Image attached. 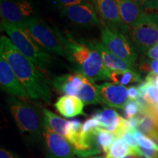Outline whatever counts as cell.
Wrapping results in <instances>:
<instances>
[{"mask_svg":"<svg viewBox=\"0 0 158 158\" xmlns=\"http://www.w3.org/2000/svg\"><path fill=\"white\" fill-rule=\"evenodd\" d=\"M53 29L62 42L66 51L67 59L73 64L75 72L84 74L93 82L110 79V72L103 64L95 41L77 38L56 27Z\"/></svg>","mask_w":158,"mask_h":158,"instance_id":"1","label":"cell"},{"mask_svg":"<svg viewBox=\"0 0 158 158\" xmlns=\"http://www.w3.org/2000/svg\"><path fill=\"white\" fill-rule=\"evenodd\" d=\"M0 54L13 69L29 97L35 100H42L47 103L51 102V89L45 75L37 70L35 65L21 54L11 40L5 35L0 37Z\"/></svg>","mask_w":158,"mask_h":158,"instance_id":"2","label":"cell"},{"mask_svg":"<svg viewBox=\"0 0 158 158\" xmlns=\"http://www.w3.org/2000/svg\"><path fill=\"white\" fill-rule=\"evenodd\" d=\"M12 116L22 135L31 141H41L45 124L42 115L35 106L13 97L7 101Z\"/></svg>","mask_w":158,"mask_h":158,"instance_id":"3","label":"cell"},{"mask_svg":"<svg viewBox=\"0 0 158 158\" xmlns=\"http://www.w3.org/2000/svg\"><path fill=\"white\" fill-rule=\"evenodd\" d=\"M52 85L61 93L65 95L75 96L82 100L84 105L100 103L96 84L81 73L64 74L56 76Z\"/></svg>","mask_w":158,"mask_h":158,"instance_id":"4","label":"cell"},{"mask_svg":"<svg viewBox=\"0 0 158 158\" xmlns=\"http://www.w3.org/2000/svg\"><path fill=\"white\" fill-rule=\"evenodd\" d=\"M2 27L10 37L15 47L41 70L48 69L52 64V58L24 30L13 23L2 22Z\"/></svg>","mask_w":158,"mask_h":158,"instance_id":"5","label":"cell"},{"mask_svg":"<svg viewBox=\"0 0 158 158\" xmlns=\"http://www.w3.org/2000/svg\"><path fill=\"white\" fill-rule=\"evenodd\" d=\"M138 52L146 54L158 43V15L147 12L141 21L132 26L123 25L119 29Z\"/></svg>","mask_w":158,"mask_h":158,"instance_id":"6","label":"cell"},{"mask_svg":"<svg viewBox=\"0 0 158 158\" xmlns=\"http://www.w3.org/2000/svg\"><path fill=\"white\" fill-rule=\"evenodd\" d=\"M15 26L24 30L44 50L67 59L66 51L59 37L44 21L35 17Z\"/></svg>","mask_w":158,"mask_h":158,"instance_id":"7","label":"cell"},{"mask_svg":"<svg viewBox=\"0 0 158 158\" xmlns=\"http://www.w3.org/2000/svg\"><path fill=\"white\" fill-rule=\"evenodd\" d=\"M102 45L110 53L135 65L138 51L119 29L111 28L101 21L100 26Z\"/></svg>","mask_w":158,"mask_h":158,"instance_id":"8","label":"cell"},{"mask_svg":"<svg viewBox=\"0 0 158 158\" xmlns=\"http://www.w3.org/2000/svg\"><path fill=\"white\" fill-rule=\"evenodd\" d=\"M0 13L2 22L14 25L37 17L36 9L30 0H1Z\"/></svg>","mask_w":158,"mask_h":158,"instance_id":"9","label":"cell"},{"mask_svg":"<svg viewBox=\"0 0 158 158\" xmlns=\"http://www.w3.org/2000/svg\"><path fill=\"white\" fill-rule=\"evenodd\" d=\"M42 140L47 158H77L76 150L70 142L51 129L45 120Z\"/></svg>","mask_w":158,"mask_h":158,"instance_id":"10","label":"cell"},{"mask_svg":"<svg viewBox=\"0 0 158 158\" xmlns=\"http://www.w3.org/2000/svg\"><path fill=\"white\" fill-rule=\"evenodd\" d=\"M61 16L67 19L70 22L83 27H92L93 26L101 25L92 4L86 2L61 8Z\"/></svg>","mask_w":158,"mask_h":158,"instance_id":"11","label":"cell"},{"mask_svg":"<svg viewBox=\"0 0 158 158\" xmlns=\"http://www.w3.org/2000/svg\"><path fill=\"white\" fill-rule=\"evenodd\" d=\"M96 87L100 102L109 107L123 108L129 100L127 88L124 86L106 82Z\"/></svg>","mask_w":158,"mask_h":158,"instance_id":"12","label":"cell"},{"mask_svg":"<svg viewBox=\"0 0 158 158\" xmlns=\"http://www.w3.org/2000/svg\"><path fill=\"white\" fill-rule=\"evenodd\" d=\"M43 113L46 123L50 126L51 129L70 142L76 150V154L80 147L79 135L74 132L70 121L61 118L46 108H43Z\"/></svg>","mask_w":158,"mask_h":158,"instance_id":"13","label":"cell"},{"mask_svg":"<svg viewBox=\"0 0 158 158\" xmlns=\"http://www.w3.org/2000/svg\"><path fill=\"white\" fill-rule=\"evenodd\" d=\"M90 2L102 23L117 29L123 26L116 0H90Z\"/></svg>","mask_w":158,"mask_h":158,"instance_id":"14","label":"cell"},{"mask_svg":"<svg viewBox=\"0 0 158 158\" xmlns=\"http://www.w3.org/2000/svg\"><path fill=\"white\" fill-rule=\"evenodd\" d=\"M0 84L1 87L7 93L14 97L27 98L29 94L21 84L7 61L0 57Z\"/></svg>","mask_w":158,"mask_h":158,"instance_id":"15","label":"cell"},{"mask_svg":"<svg viewBox=\"0 0 158 158\" xmlns=\"http://www.w3.org/2000/svg\"><path fill=\"white\" fill-rule=\"evenodd\" d=\"M100 122L102 127L114 133L116 138H122L124 133L129 132L127 119L114 109L108 108L101 110Z\"/></svg>","mask_w":158,"mask_h":158,"instance_id":"16","label":"cell"},{"mask_svg":"<svg viewBox=\"0 0 158 158\" xmlns=\"http://www.w3.org/2000/svg\"><path fill=\"white\" fill-rule=\"evenodd\" d=\"M117 2L122 24L132 26L141 21L147 10L130 0H116Z\"/></svg>","mask_w":158,"mask_h":158,"instance_id":"17","label":"cell"},{"mask_svg":"<svg viewBox=\"0 0 158 158\" xmlns=\"http://www.w3.org/2000/svg\"><path fill=\"white\" fill-rule=\"evenodd\" d=\"M54 106L59 113L66 118L75 117L78 115H86L84 112V103L82 100L75 96L60 97L54 104Z\"/></svg>","mask_w":158,"mask_h":158,"instance_id":"18","label":"cell"},{"mask_svg":"<svg viewBox=\"0 0 158 158\" xmlns=\"http://www.w3.org/2000/svg\"><path fill=\"white\" fill-rule=\"evenodd\" d=\"M95 45L101 54L103 64L110 72L135 70V65L116 56L107 50L102 43L95 41Z\"/></svg>","mask_w":158,"mask_h":158,"instance_id":"19","label":"cell"},{"mask_svg":"<svg viewBox=\"0 0 158 158\" xmlns=\"http://www.w3.org/2000/svg\"><path fill=\"white\" fill-rule=\"evenodd\" d=\"M136 116L141 121L138 130L158 143V119L155 114L148 109L140 110Z\"/></svg>","mask_w":158,"mask_h":158,"instance_id":"20","label":"cell"},{"mask_svg":"<svg viewBox=\"0 0 158 158\" xmlns=\"http://www.w3.org/2000/svg\"><path fill=\"white\" fill-rule=\"evenodd\" d=\"M116 138L115 135L111 132L100 127L98 128L92 135V145L98 154L104 152L107 155Z\"/></svg>","mask_w":158,"mask_h":158,"instance_id":"21","label":"cell"},{"mask_svg":"<svg viewBox=\"0 0 158 158\" xmlns=\"http://www.w3.org/2000/svg\"><path fill=\"white\" fill-rule=\"evenodd\" d=\"M110 80L114 84L126 86L133 83L142 82L141 74L136 70L124 71H111Z\"/></svg>","mask_w":158,"mask_h":158,"instance_id":"22","label":"cell"},{"mask_svg":"<svg viewBox=\"0 0 158 158\" xmlns=\"http://www.w3.org/2000/svg\"><path fill=\"white\" fill-rule=\"evenodd\" d=\"M129 155H137L135 150L130 147L123 138H116L107 154V157L124 158Z\"/></svg>","mask_w":158,"mask_h":158,"instance_id":"23","label":"cell"},{"mask_svg":"<svg viewBox=\"0 0 158 158\" xmlns=\"http://www.w3.org/2000/svg\"><path fill=\"white\" fill-rule=\"evenodd\" d=\"M138 70L148 75L158 76V60H154L148 57L141 59L138 64Z\"/></svg>","mask_w":158,"mask_h":158,"instance_id":"24","label":"cell"},{"mask_svg":"<svg viewBox=\"0 0 158 158\" xmlns=\"http://www.w3.org/2000/svg\"><path fill=\"white\" fill-rule=\"evenodd\" d=\"M147 86L143 97L144 100L151 106H158V88L155 85L147 82Z\"/></svg>","mask_w":158,"mask_h":158,"instance_id":"25","label":"cell"},{"mask_svg":"<svg viewBox=\"0 0 158 158\" xmlns=\"http://www.w3.org/2000/svg\"><path fill=\"white\" fill-rule=\"evenodd\" d=\"M123 110L124 115L128 119V118H133L137 115L141 110V108H140L138 102H136V100H129L124 106Z\"/></svg>","mask_w":158,"mask_h":158,"instance_id":"26","label":"cell"},{"mask_svg":"<svg viewBox=\"0 0 158 158\" xmlns=\"http://www.w3.org/2000/svg\"><path fill=\"white\" fill-rule=\"evenodd\" d=\"M145 10L158 9V0H130Z\"/></svg>","mask_w":158,"mask_h":158,"instance_id":"27","label":"cell"},{"mask_svg":"<svg viewBox=\"0 0 158 158\" xmlns=\"http://www.w3.org/2000/svg\"><path fill=\"white\" fill-rule=\"evenodd\" d=\"M56 5L60 6L61 8L68 6L81 5L86 2H89L90 0H53Z\"/></svg>","mask_w":158,"mask_h":158,"instance_id":"28","label":"cell"},{"mask_svg":"<svg viewBox=\"0 0 158 158\" xmlns=\"http://www.w3.org/2000/svg\"><path fill=\"white\" fill-rule=\"evenodd\" d=\"M128 98L130 100H136L139 96V89L138 86H131L127 88Z\"/></svg>","mask_w":158,"mask_h":158,"instance_id":"29","label":"cell"},{"mask_svg":"<svg viewBox=\"0 0 158 158\" xmlns=\"http://www.w3.org/2000/svg\"><path fill=\"white\" fill-rule=\"evenodd\" d=\"M141 157L144 158H158V152L155 150L141 148Z\"/></svg>","mask_w":158,"mask_h":158,"instance_id":"30","label":"cell"},{"mask_svg":"<svg viewBox=\"0 0 158 158\" xmlns=\"http://www.w3.org/2000/svg\"><path fill=\"white\" fill-rule=\"evenodd\" d=\"M145 54L149 59L158 60V43L152 47L151 48H149Z\"/></svg>","mask_w":158,"mask_h":158,"instance_id":"31","label":"cell"},{"mask_svg":"<svg viewBox=\"0 0 158 158\" xmlns=\"http://www.w3.org/2000/svg\"><path fill=\"white\" fill-rule=\"evenodd\" d=\"M0 158H19L10 151L6 150L5 149H1L0 150Z\"/></svg>","mask_w":158,"mask_h":158,"instance_id":"32","label":"cell"},{"mask_svg":"<svg viewBox=\"0 0 158 158\" xmlns=\"http://www.w3.org/2000/svg\"><path fill=\"white\" fill-rule=\"evenodd\" d=\"M149 109L154 114H155V116L157 117V118L158 119V106H151V107L149 108Z\"/></svg>","mask_w":158,"mask_h":158,"instance_id":"33","label":"cell"},{"mask_svg":"<svg viewBox=\"0 0 158 158\" xmlns=\"http://www.w3.org/2000/svg\"><path fill=\"white\" fill-rule=\"evenodd\" d=\"M124 158H140V157L138 155H129V156H127V157H125Z\"/></svg>","mask_w":158,"mask_h":158,"instance_id":"34","label":"cell"},{"mask_svg":"<svg viewBox=\"0 0 158 158\" xmlns=\"http://www.w3.org/2000/svg\"><path fill=\"white\" fill-rule=\"evenodd\" d=\"M89 158H108V157H89Z\"/></svg>","mask_w":158,"mask_h":158,"instance_id":"35","label":"cell"}]
</instances>
